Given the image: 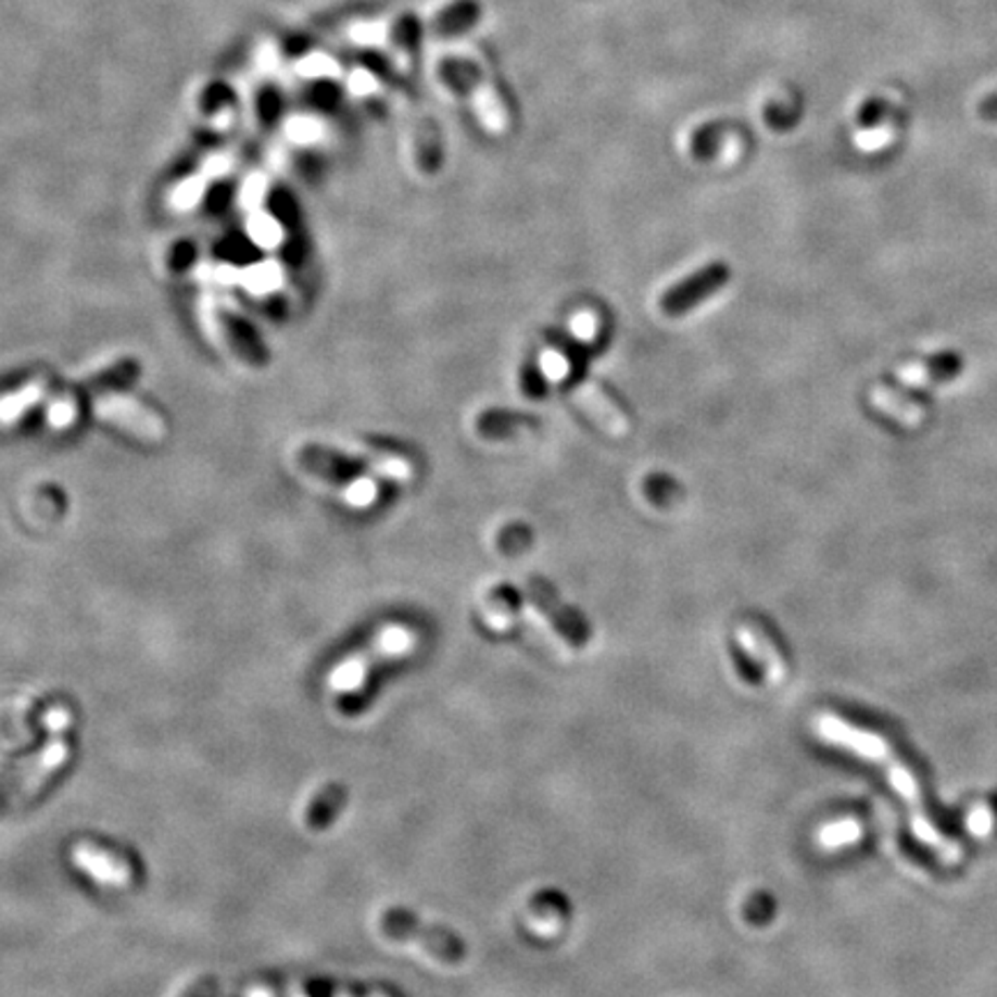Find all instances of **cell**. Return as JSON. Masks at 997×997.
<instances>
[{
    "mask_svg": "<svg viewBox=\"0 0 997 997\" xmlns=\"http://www.w3.org/2000/svg\"><path fill=\"white\" fill-rule=\"evenodd\" d=\"M217 995V984L213 979H199L194 986L185 990L182 997H215Z\"/></svg>",
    "mask_w": 997,
    "mask_h": 997,
    "instance_id": "28",
    "label": "cell"
},
{
    "mask_svg": "<svg viewBox=\"0 0 997 997\" xmlns=\"http://www.w3.org/2000/svg\"><path fill=\"white\" fill-rule=\"evenodd\" d=\"M886 109H889V102H886L884 98H871L859 111V125L863 129L875 127L886 116Z\"/></svg>",
    "mask_w": 997,
    "mask_h": 997,
    "instance_id": "25",
    "label": "cell"
},
{
    "mask_svg": "<svg viewBox=\"0 0 997 997\" xmlns=\"http://www.w3.org/2000/svg\"><path fill=\"white\" fill-rule=\"evenodd\" d=\"M923 365H926V375L935 383L954 381L960 373H963V358H960L956 351H939V354H933L923 361Z\"/></svg>",
    "mask_w": 997,
    "mask_h": 997,
    "instance_id": "15",
    "label": "cell"
},
{
    "mask_svg": "<svg viewBox=\"0 0 997 997\" xmlns=\"http://www.w3.org/2000/svg\"><path fill=\"white\" fill-rule=\"evenodd\" d=\"M541 373L545 375L547 381L557 383V381H564L568 377L570 363H568V358L561 354L559 349H545L541 354Z\"/></svg>",
    "mask_w": 997,
    "mask_h": 997,
    "instance_id": "20",
    "label": "cell"
},
{
    "mask_svg": "<svg viewBox=\"0 0 997 997\" xmlns=\"http://www.w3.org/2000/svg\"><path fill=\"white\" fill-rule=\"evenodd\" d=\"M344 459L356 462V465H363L367 469H373L375 474L383 478H393V480H409L414 469L409 465V459H404L393 453H379L373 449H361V446H349L344 449Z\"/></svg>",
    "mask_w": 997,
    "mask_h": 997,
    "instance_id": "11",
    "label": "cell"
},
{
    "mask_svg": "<svg viewBox=\"0 0 997 997\" xmlns=\"http://www.w3.org/2000/svg\"><path fill=\"white\" fill-rule=\"evenodd\" d=\"M572 400L578 402L580 409L598 422V428H603L607 434L613 437H623L631 428V422L619 412V406L609 400L596 383L584 381L576 386L572 391Z\"/></svg>",
    "mask_w": 997,
    "mask_h": 997,
    "instance_id": "10",
    "label": "cell"
},
{
    "mask_svg": "<svg viewBox=\"0 0 997 997\" xmlns=\"http://www.w3.org/2000/svg\"><path fill=\"white\" fill-rule=\"evenodd\" d=\"M857 836V824L855 822H843L836 826H826L822 831V843L829 847H836L841 843L853 841Z\"/></svg>",
    "mask_w": 997,
    "mask_h": 997,
    "instance_id": "26",
    "label": "cell"
},
{
    "mask_svg": "<svg viewBox=\"0 0 997 997\" xmlns=\"http://www.w3.org/2000/svg\"><path fill=\"white\" fill-rule=\"evenodd\" d=\"M92 412H96L100 420L116 425V428L135 434L139 439L160 441L164 437L162 418L155 412L146 409L143 404H139L132 397L114 395V393L100 395L96 402H92Z\"/></svg>",
    "mask_w": 997,
    "mask_h": 997,
    "instance_id": "6",
    "label": "cell"
},
{
    "mask_svg": "<svg viewBox=\"0 0 997 997\" xmlns=\"http://www.w3.org/2000/svg\"><path fill=\"white\" fill-rule=\"evenodd\" d=\"M976 114L986 123H997V92H990L976 106Z\"/></svg>",
    "mask_w": 997,
    "mask_h": 997,
    "instance_id": "27",
    "label": "cell"
},
{
    "mask_svg": "<svg viewBox=\"0 0 997 997\" xmlns=\"http://www.w3.org/2000/svg\"><path fill=\"white\" fill-rule=\"evenodd\" d=\"M736 638H739V642L744 644L746 652H750L757 660L765 665L767 672L771 674V679H781L785 674V662H783L781 652L775 649L773 642L765 635V631L760 626L742 623L736 628Z\"/></svg>",
    "mask_w": 997,
    "mask_h": 997,
    "instance_id": "12",
    "label": "cell"
},
{
    "mask_svg": "<svg viewBox=\"0 0 997 997\" xmlns=\"http://www.w3.org/2000/svg\"><path fill=\"white\" fill-rule=\"evenodd\" d=\"M349 86H351V88H354L356 92H361V96H365V92H367V90H373V88H375V79H373V77H369V74H367V72H356V74H354V77H351V81H349Z\"/></svg>",
    "mask_w": 997,
    "mask_h": 997,
    "instance_id": "31",
    "label": "cell"
},
{
    "mask_svg": "<svg viewBox=\"0 0 997 997\" xmlns=\"http://www.w3.org/2000/svg\"><path fill=\"white\" fill-rule=\"evenodd\" d=\"M299 72L303 77H332V74L338 72V65L326 59L324 53H314L310 59L299 63Z\"/></svg>",
    "mask_w": 997,
    "mask_h": 997,
    "instance_id": "24",
    "label": "cell"
},
{
    "mask_svg": "<svg viewBox=\"0 0 997 997\" xmlns=\"http://www.w3.org/2000/svg\"><path fill=\"white\" fill-rule=\"evenodd\" d=\"M225 172H229V160H227V157H222V155L211 157V160L206 162V166H203V174H206V178L219 176V174H225Z\"/></svg>",
    "mask_w": 997,
    "mask_h": 997,
    "instance_id": "30",
    "label": "cell"
},
{
    "mask_svg": "<svg viewBox=\"0 0 997 997\" xmlns=\"http://www.w3.org/2000/svg\"><path fill=\"white\" fill-rule=\"evenodd\" d=\"M72 863L84 871L88 878L104 886H114V889H125L135 882V866L129 863L123 855L114 853L104 845L79 841L70 853Z\"/></svg>",
    "mask_w": 997,
    "mask_h": 997,
    "instance_id": "7",
    "label": "cell"
},
{
    "mask_svg": "<svg viewBox=\"0 0 997 997\" xmlns=\"http://www.w3.org/2000/svg\"><path fill=\"white\" fill-rule=\"evenodd\" d=\"M441 77L443 79H449V84L462 88V90H467L469 92V98L476 106V114L478 118L483 121V125L488 127V132L492 135H502L506 125H508V114H506V106L502 102V98L496 96V90L492 88V84L483 77V72H480L471 61H465V59H453V61H446L441 65Z\"/></svg>",
    "mask_w": 997,
    "mask_h": 997,
    "instance_id": "5",
    "label": "cell"
},
{
    "mask_svg": "<svg viewBox=\"0 0 997 997\" xmlns=\"http://www.w3.org/2000/svg\"><path fill=\"white\" fill-rule=\"evenodd\" d=\"M287 135L291 141H299V143H312L314 139H317L321 135V129H319V123L310 118V116H295L287 123Z\"/></svg>",
    "mask_w": 997,
    "mask_h": 997,
    "instance_id": "22",
    "label": "cell"
},
{
    "mask_svg": "<svg viewBox=\"0 0 997 997\" xmlns=\"http://www.w3.org/2000/svg\"><path fill=\"white\" fill-rule=\"evenodd\" d=\"M346 804V790L338 783H330L314 794L305 808V824L312 831H324L338 818V812Z\"/></svg>",
    "mask_w": 997,
    "mask_h": 997,
    "instance_id": "13",
    "label": "cell"
},
{
    "mask_svg": "<svg viewBox=\"0 0 997 997\" xmlns=\"http://www.w3.org/2000/svg\"><path fill=\"white\" fill-rule=\"evenodd\" d=\"M77 418V402H74V397L65 395V397H59V400H53L49 404V409H47V420L51 428H67V425Z\"/></svg>",
    "mask_w": 997,
    "mask_h": 997,
    "instance_id": "21",
    "label": "cell"
},
{
    "mask_svg": "<svg viewBox=\"0 0 997 997\" xmlns=\"http://www.w3.org/2000/svg\"><path fill=\"white\" fill-rule=\"evenodd\" d=\"M47 391V381L45 379H33L26 386L18 388L14 393H8L0 397V422L10 425L16 418H22L30 406H35L45 397Z\"/></svg>",
    "mask_w": 997,
    "mask_h": 997,
    "instance_id": "14",
    "label": "cell"
},
{
    "mask_svg": "<svg viewBox=\"0 0 997 997\" xmlns=\"http://www.w3.org/2000/svg\"><path fill=\"white\" fill-rule=\"evenodd\" d=\"M416 640V633L402 623L383 626L373 638V642L363 646L361 652L346 656L338 668L328 674V686L340 695L358 693L379 662L395 660L404 654L414 652Z\"/></svg>",
    "mask_w": 997,
    "mask_h": 997,
    "instance_id": "3",
    "label": "cell"
},
{
    "mask_svg": "<svg viewBox=\"0 0 997 997\" xmlns=\"http://www.w3.org/2000/svg\"><path fill=\"white\" fill-rule=\"evenodd\" d=\"M203 192H206V176H197V178L180 182L172 194V201L176 209H192L194 203L203 197Z\"/></svg>",
    "mask_w": 997,
    "mask_h": 997,
    "instance_id": "19",
    "label": "cell"
},
{
    "mask_svg": "<svg viewBox=\"0 0 997 997\" xmlns=\"http://www.w3.org/2000/svg\"><path fill=\"white\" fill-rule=\"evenodd\" d=\"M379 931L395 942H404V945H418L432 958L441 960V963L457 966L467 956L465 942L457 935L446 929L428 926V923L418 921L412 912L400 908L383 910L379 914Z\"/></svg>",
    "mask_w": 997,
    "mask_h": 997,
    "instance_id": "4",
    "label": "cell"
},
{
    "mask_svg": "<svg viewBox=\"0 0 997 997\" xmlns=\"http://www.w3.org/2000/svg\"><path fill=\"white\" fill-rule=\"evenodd\" d=\"M818 732L824 742L861 755L863 760H871L886 773V779H889L892 787L900 794V799L908 804L910 826L921 843H926L931 849H935V853H939L947 859H954L958 855V847L949 843L942 834H937V829L929 820L926 806H923V797H921V790H919V783L914 781V775L910 773L908 767L900 762V757L894 753L889 744L884 742L882 736L868 732V730H861L853 723H845L843 718L834 714H822L818 718Z\"/></svg>",
    "mask_w": 997,
    "mask_h": 997,
    "instance_id": "1",
    "label": "cell"
},
{
    "mask_svg": "<svg viewBox=\"0 0 997 997\" xmlns=\"http://www.w3.org/2000/svg\"><path fill=\"white\" fill-rule=\"evenodd\" d=\"M70 723V714L61 707H55L47 714V728L51 739L42 746L40 753H35L26 760L12 765L0 773V818L8 816L16 806L33 799L37 792L45 787L51 779L53 771H59L67 760V742L63 730Z\"/></svg>",
    "mask_w": 997,
    "mask_h": 997,
    "instance_id": "2",
    "label": "cell"
},
{
    "mask_svg": "<svg viewBox=\"0 0 997 997\" xmlns=\"http://www.w3.org/2000/svg\"><path fill=\"white\" fill-rule=\"evenodd\" d=\"M527 594L531 603L541 609V615H545L552 621V626H557V633L561 635V640L576 646L586 644L589 626L578 613H572L570 607H566L557 596H554V591L545 582L531 580L527 584Z\"/></svg>",
    "mask_w": 997,
    "mask_h": 997,
    "instance_id": "9",
    "label": "cell"
},
{
    "mask_svg": "<svg viewBox=\"0 0 997 997\" xmlns=\"http://www.w3.org/2000/svg\"><path fill=\"white\" fill-rule=\"evenodd\" d=\"M250 234L262 248H275L282 238V231L280 227H277V222L268 215H254L250 219Z\"/></svg>",
    "mask_w": 997,
    "mask_h": 997,
    "instance_id": "18",
    "label": "cell"
},
{
    "mask_svg": "<svg viewBox=\"0 0 997 997\" xmlns=\"http://www.w3.org/2000/svg\"><path fill=\"white\" fill-rule=\"evenodd\" d=\"M728 277H730L728 266L711 264L705 270L695 273L691 280L681 282L672 291L665 293L660 301V310L665 314H670V317H677V314H683L686 310L695 307L697 303L709 299L716 289H720L728 282Z\"/></svg>",
    "mask_w": 997,
    "mask_h": 997,
    "instance_id": "8",
    "label": "cell"
},
{
    "mask_svg": "<svg viewBox=\"0 0 997 997\" xmlns=\"http://www.w3.org/2000/svg\"><path fill=\"white\" fill-rule=\"evenodd\" d=\"M264 188H266V185H264L262 178H252V180L245 185V190H243V201H245V203L258 201V199H262V194H264Z\"/></svg>",
    "mask_w": 997,
    "mask_h": 997,
    "instance_id": "29",
    "label": "cell"
},
{
    "mask_svg": "<svg viewBox=\"0 0 997 997\" xmlns=\"http://www.w3.org/2000/svg\"><path fill=\"white\" fill-rule=\"evenodd\" d=\"M342 498L354 508H365L375 504L377 498V483L373 478H356L342 490Z\"/></svg>",
    "mask_w": 997,
    "mask_h": 997,
    "instance_id": "17",
    "label": "cell"
},
{
    "mask_svg": "<svg viewBox=\"0 0 997 997\" xmlns=\"http://www.w3.org/2000/svg\"><path fill=\"white\" fill-rule=\"evenodd\" d=\"M478 12L480 8L474 0H457V3L451 5L446 12H441L437 24L441 30H467L476 24Z\"/></svg>",
    "mask_w": 997,
    "mask_h": 997,
    "instance_id": "16",
    "label": "cell"
},
{
    "mask_svg": "<svg viewBox=\"0 0 997 997\" xmlns=\"http://www.w3.org/2000/svg\"><path fill=\"white\" fill-rule=\"evenodd\" d=\"M570 330H572V336H576L580 342L596 340V336H598V317L594 312L582 310V312L576 314V317L570 319Z\"/></svg>",
    "mask_w": 997,
    "mask_h": 997,
    "instance_id": "23",
    "label": "cell"
}]
</instances>
